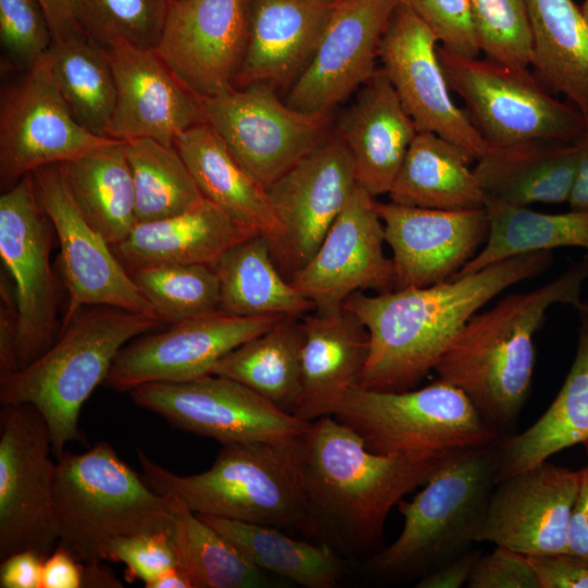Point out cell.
Instances as JSON below:
<instances>
[{"label":"cell","mask_w":588,"mask_h":588,"mask_svg":"<svg viewBox=\"0 0 588 588\" xmlns=\"http://www.w3.org/2000/svg\"><path fill=\"white\" fill-rule=\"evenodd\" d=\"M438 51L451 90L463 99L488 146L574 143L580 136V111L556 99L528 68L466 58L440 46Z\"/></svg>","instance_id":"9"},{"label":"cell","mask_w":588,"mask_h":588,"mask_svg":"<svg viewBox=\"0 0 588 588\" xmlns=\"http://www.w3.org/2000/svg\"><path fill=\"white\" fill-rule=\"evenodd\" d=\"M131 275L164 323H175L219 309V281L209 265L154 264Z\"/></svg>","instance_id":"42"},{"label":"cell","mask_w":588,"mask_h":588,"mask_svg":"<svg viewBox=\"0 0 588 588\" xmlns=\"http://www.w3.org/2000/svg\"><path fill=\"white\" fill-rule=\"evenodd\" d=\"M133 402L172 427L221 444L304 434L310 422L287 414L243 383L219 375L132 389Z\"/></svg>","instance_id":"14"},{"label":"cell","mask_w":588,"mask_h":588,"mask_svg":"<svg viewBox=\"0 0 588 588\" xmlns=\"http://www.w3.org/2000/svg\"><path fill=\"white\" fill-rule=\"evenodd\" d=\"M102 562L83 564V587H123L113 572Z\"/></svg>","instance_id":"57"},{"label":"cell","mask_w":588,"mask_h":588,"mask_svg":"<svg viewBox=\"0 0 588 588\" xmlns=\"http://www.w3.org/2000/svg\"><path fill=\"white\" fill-rule=\"evenodd\" d=\"M575 143L576 172L567 203L571 210H588V119H585L584 130Z\"/></svg>","instance_id":"56"},{"label":"cell","mask_w":588,"mask_h":588,"mask_svg":"<svg viewBox=\"0 0 588 588\" xmlns=\"http://www.w3.org/2000/svg\"><path fill=\"white\" fill-rule=\"evenodd\" d=\"M146 588H194L189 575L180 566L172 567L145 585Z\"/></svg>","instance_id":"58"},{"label":"cell","mask_w":588,"mask_h":588,"mask_svg":"<svg viewBox=\"0 0 588 588\" xmlns=\"http://www.w3.org/2000/svg\"><path fill=\"white\" fill-rule=\"evenodd\" d=\"M305 434V433H304ZM222 444L211 467L181 476L137 450L145 482L199 515L309 534L303 437Z\"/></svg>","instance_id":"4"},{"label":"cell","mask_w":588,"mask_h":588,"mask_svg":"<svg viewBox=\"0 0 588 588\" xmlns=\"http://www.w3.org/2000/svg\"><path fill=\"white\" fill-rule=\"evenodd\" d=\"M551 262L552 252H535L429 286L352 294L343 307L365 326L370 343L357 384L379 391L411 390L434 369L481 307L513 284L542 273Z\"/></svg>","instance_id":"1"},{"label":"cell","mask_w":588,"mask_h":588,"mask_svg":"<svg viewBox=\"0 0 588 588\" xmlns=\"http://www.w3.org/2000/svg\"><path fill=\"white\" fill-rule=\"evenodd\" d=\"M376 198L357 185L311 258L291 278L317 313L341 309L354 293L394 290L392 259Z\"/></svg>","instance_id":"21"},{"label":"cell","mask_w":588,"mask_h":588,"mask_svg":"<svg viewBox=\"0 0 588 588\" xmlns=\"http://www.w3.org/2000/svg\"><path fill=\"white\" fill-rule=\"evenodd\" d=\"M489 221L480 250L455 275L477 272L511 257L574 246L588 250V210L542 213L485 199Z\"/></svg>","instance_id":"37"},{"label":"cell","mask_w":588,"mask_h":588,"mask_svg":"<svg viewBox=\"0 0 588 588\" xmlns=\"http://www.w3.org/2000/svg\"><path fill=\"white\" fill-rule=\"evenodd\" d=\"M163 323L110 306L83 308L46 352L0 381V403L34 405L48 425L58 457L70 441L81 438V409L103 383L120 350Z\"/></svg>","instance_id":"5"},{"label":"cell","mask_w":588,"mask_h":588,"mask_svg":"<svg viewBox=\"0 0 588 588\" xmlns=\"http://www.w3.org/2000/svg\"><path fill=\"white\" fill-rule=\"evenodd\" d=\"M169 529L118 538L108 546L105 561L123 563L127 577L146 585L179 566Z\"/></svg>","instance_id":"47"},{"label":"cell","mask_w":588,"mask_h":588,"mask_svg":"<svg viewBox=\"0 0 588 588\" xmlns=\"http://www.w3.org/2000/svg\"><path fill=\"white\" fill-rule=\"evenodd\" d=\"M540 588H588V563L567 552L528 556Z\"/></svg>","instance_id":"49"},{"label":"cell","mask_w":588,"mask_h":588,"mask_svg":"<svg viewBox=\"0 0 588 588\" xmlns=\"http://www.w3.org/2000/svg\"><path fill=\"white\" fill-rule=\"evenodd\" d=\"M83 569L82 562L57 546L44 560L41 588H81Z\"/></svg>","instance_id":"52"},{"label":"cell","mask_w":588,"mask_h":588,"mask_svg":"<svg viewBox=\"0 0 588 588\" xmlns=\"http://www.w3.org/2000/svg\"><path fill=\"white\" fill-rule=\"evenodd\" d=\"M170 498L173 513L170 540L177 565L189 575L194 588L270 586L266 572L255 566L230 539L180 499Z\"/></svg>","instance_id":"39"},{"label":"cell","mask_w":588,"mask_h":588,"mask_svg":"<svg viewBox=\"0 0 588 588\" xmlns=\"http://www.w3.org/2000/svg\"><path fill=\"white\" fill-rule=\"evenodd\" d=\"M285 317H240L218 309L142 334L120 350L103 384L130 392L146 383L182 382L210 375L225 355Z\"/></svg>","instance_id":"16"},{"label":"cell","mask_w":588,"mask_h":588,"mask_svg":"<svg viewBox=\"0 0 588 588\" xmlns=\"http://www.w3.org/2000/svg\"><path fill=\"white\" fill-rule=\"evenodd\" d=\"M417 128L382 69L358 89L336 137L348 150L357 183L372 197L389 194Z\"/></svg>","instance_id":"26"},{"label":"cell","mask_w":588,"mask_h":588,"mask_svg":"<svg viewBox=\"0 0 588 588\" xmlns=\"http://www.w3.org/2000/svg\"><path fill=\"white\" fill-rule=\"evenodd\" d=\"M171 0H76L81 26L102 48L155 49Z\"/></svg>","instance_id":"43"},{"label":"cell","mask_w":588,"mask_h":588,"mask_svg":"<svg viewBox=\"0 0 588 588\" xmlns=\"http://www.w3.org/2000/svg\"><path fill=\"white\" fill-rule=\"evenodd\" d=\"M175 147L205 198L240 224L266 235L271 246L278 242L282 230L267 188L207 122L184 132Z\"/></svg>","instance_id":"29"},{"label":"cell","mask_w":588,"mask_h":588,"mask_svg":"<svg viewBox=\"0 0 588 588\" xmlns=\"http://www.w3.org/2000/svg\"><path fill=\"white\" fill-rule=\"evenodd\" d=\"M480 555V551L469 549L452 561L420 577L416 587L460 588L467 584L474 565Z\"/></svg>","instance_id":"54"},{"label":"cell","mask_w":588,"mask_h":588,"mask_svg":"<svg viewBox=\"0 0 588 588\" xmlns=\"http://www.w3.org/2000/svg\"><path fill=\"white\" fill-rule=\"evenodd\" d=\"M535 75L588 119V22L573 0H527Z\"/></svg>","instance_id":"34"},{"label":"cell","mask_w":588,"mask_h":588,"mask_svg":"<svg viewBox=\"0 0 588 588\" xmlns=\"http://www.w3.org/2000/svg\"><path fill=\"white\" fill-rule=\"evenodd\" d=\"M461 147L417 132L389 192L392 203L432 209L485 208V195Z\"/></svg>","instance_id":"33"},{"label":"cell","mask_w":588,"mask_h":588,"mask_svg":"<svg viewBox=\"0 0 588 588\" xmlns=\"http://www.w3.org/2000/svg\"><path fill=\"white\" fill-rule=\"evenodd\" d=\"M575 309L579 329L572 367L558 395L538 420L519 434L503 437L498 481L588 441V302Z\"/></svg>","instance_id":"31"},{"label":"cell","mask_w":588,"mask_h":588,"mask_svg":"<svg viewBox=\"0 0 588 588\" xmlns=\"http://www.w3.org/2000/svg\"><path fill=\"white\" fill-rule=\"evenodd\" d=\"M586 21L588 22V0H585L580 8Z\"/></svg>","instance_id":"59"},{"label":"cell","mask_w":588,"mask_h":588,"mask_svg":"<svg viewBox=\"0 0 588 588\" xmlns=\"http://www.w3.org/2000/svg\"><path fill=\"white\" fill-rule=\"evenodd\" d=\"M51 228L33 173L1 194L0 257L13 281L20 368L39 357L58 336V294L50 265Z\"/></svg>","instance_id":"11"},{"label":"cell","mask_w":588,"mask_h":588,"mask_svg":"<svg viewBox=\"0 0 588 588\" xmlns=\"http://www.w3.org/2000/svg\"><path fill=\"white\" fill-rule=\"evenodd\" d=\"M72 114L45 58L1 93L0 180L8 188L39 168L62 163L108 145Z\"/></svg>","instance_id":"15"},{"label":"cell","mask_w":588,"mask_h":588,"mask_svg":"<svg viewBox=\"0 0 588 588\" xmlns=\"http://www.w3.org/2000/svg\"><path fill=\"white\" fill-rule=\"evenodd\" d=\"M580 471L544 461L495 485L477 542L527 556L566 552Z\"/></svg>","instance_id":"22"},{"label":"cell","mask_w":588,"mask_h":588,"mask_svg":"<svg viewBox=\"0 0 588 588\" xmlns=\"http://www.w3.org/2000/svg\"><path fill=\"white\" fill-rule=\"evenodd\" d=\"M48 425L32 404L0 409V561L25 550L46 559L58 546L57 462Z\"/></svg>","instance_id":"10"},{"label":"cell","mask_w":588,"mask_h":588,"mask_svg":"<svg viewBox=\"0 0 588 588\" xmlns=\"http://www.w3.org/2000/svg\"><path fill=\"white\" fill-rule=\"evenodd\" d=\"M49 22L53 42L86 35L81 26L76 0H38Z\"/></svg>","instance_id":"55"},{"label":"cell","mask_w":588,"mask_h":588,"mask_svg":"<svg viewBox=\"0 0 588 588\" xmlns=\"http://www.w3.org/2000/svg\"><path fill=\"white\" fill-rule=\"evenodd\" d=\"M322 1L336 2L338 0H322Z\"/></svg>","instance_id":"61"},{"label":"cell","mask_w":588,"mask_h":588,"mask_svg":"<svg viewBox=\"0 0 588 588\" xmlns=\"http://www.w3.org/2000/svg\"><path fill=\"white\" fill-rule=\"evenodd\" d=\"M53 42L38 0H0L2 68L26 71L40 62Z\"/></svg>","instance_id":"45"},{"label":"cell","mask_w":588,"mask_h":588,"mask_svg":"<svg viewBox=\"0 0 588 588\" xmlns=\"http://www.w3.org/2000/svg\"><path fill=\"white\" fill-rule=\"evenodd\" d=\"M256 233L203 197L177 215L136 223L112 248L131 270L154 264L211 266L229 248Z\"/></svg>","instance_id":"28"},{"label":"cell","mask_w":588,"mask_h":588,"mask_svg":"<svg viewBox=\"0 0 588 588\" xmlns=\"http://www.w3.org/2000/svg\"><path fill=\"white\" fill-rule=\"evenodd\" d=\"M585 449V452H586V455L588 457V441H586L585 443L581 444Z\"/></svg>","instance_id":"60"},{"label":"cell","mask_w":588,"mask_h":588,"mask_svg":"<svg viewBox=\"0 0 588 588\" xmlns=\"http://www.w3.org/2000/svg\"><path fill=\"white\" fill-rule=\"evenodd\" d=\"M481 52L495 62L529 68L532 35L527 0H470Z\"/></svg>","instance_id":"44"},{"label":"cell","mask_w":588,"mask_h":588,"mask_svg":"<svg viewBox=\"0 0 588 588\" xmlns=\"http://www.w3.org/2000/svg\"><path fill=\"white\" fill-rule=\"evenodd\" d=\"M586 280L588 254L543 285L475 314L438 360V379L460 389L502 437L511 436L531 388L534 336L551 306L583 303Z\"/></svg>","instance_id":"3"},{"label":"cell","mask_w":588,"mask_h":588,"mask_svg":"<svg viewBox=\"0 0 588 588\" xmlns=\"http://www.w3.org/2000/svg\"><path fill=\"white\" fill-rule=\"evenodd\" d=\"M438 47L429 28L401 0L380 42L381 69L418 132L437 134L477 161L488 144L454 102Z\"/></svg>","instance_id":"18"},{"label":"cell","mask_w":588,"mask_h":588,"mask_svg":"<svg viewBox=\"0 0 588 588\" xmlns=\"http://www.w3.org/2000/svg\"><path fill=\"white\" fill-rule=\"evenodd\" d=\"M448 456L376 453L332 415L311 421L303 437L309 535L336 552H378L391 510Z\"/></svg>","instance_id":"2"},{"label":"cell","mask_w":588,"mask_h":588,"mask_svg":"<svg viewBox=\"0 0 588 588\" xmlns=\"http://www.w3.org/2000/svg\"><path fill=\"white\" fill-rule=\"evenodd\" d=\"M579 471L580 482L569 518L566 552L588 563V464Z\"/></svg>","instance_id":"53"},{"label":"cell","mask_w":588,"mask_h":588,"mask_svg":"<svg viewBox=\"0 0 588 588\" xmlns=\"http://www.w3.org/2000/svg\"><path fill=\"white\" fill-rule=\"evenodd\" d=\"M401 0H338L318 44L293 82L286 103L328 114L378 70L379 47Z\"/></svg>","instance_id":"20"},{"label":"cell","mask_w":588,"mask_h":588,"mask_svg":"<svg viewBox=\"0 0 588 588\" xmlns=\"http://www.w3.org/2000/svg\"><path fill=\"white\" fill-rule=\"evenodd\" d=\"M392 249L394 290L453 279L485 244V208L445 210L375 200Z\"/></svg>","instance_id":"23"},{"label":"cell","mask_w":588,"mask_h":588,"mask_svg":"<svg viewBox=\"0 0 588 588\" xmlns=\"http://www.w3.org/2000/svg\"><path fill=\"white\" fill-rule=\"evenodd\" d=\"M9 285L7 279L2 277L0 285V381L20 369L16 354L17 309L14 290Z\"/></svg>","instance_id":"50"},{"label":"cell","mask_w":588,"mask_h":588,"mask_svg":"<svg viewBox=\"0 0 588 588\" xmlns=\"http://www.w3.org/2000/svg\"><path fill=\"white\" fill-rule=\"evenodd\" d=\"M332 416L376 453L443 457L503 437L456 387L437 380L417 390L350 388Z\"/></svg>","instance_id":"8"},{"label":"cell","mask_w":588,"mask_h":588,"mask_svg":"<svg viewBox=\"0 0 588 588\" xmlns=\"http://www.w3.org/2000/svg\"><path fill=\"white\" fill-rule=\"evenodd\" d=\"M249 0H171L155 51L201 99L233 87L247 44Z\"/></svg>","instance_id":"19"},{"label":"cell","mask_w":588,"mask_h":588,"mask_svg":"<svg viewBox=\"0 0 588 588\" xmlns=\"http://www.w3.org/2000/svg\"><path fill=\"white\" fill-rule=\"evenodd\" d=\"M303 317L287 316L225 355L212 373L236 380L279 409L296 414L302 397Z\"/></svg>","instance_id":"36"},{"label":"cell","mask_w":588,"mask_h":588,"mask_svg":"<svg viewBox=\"0 0 588 588\" xmlns=\"http://www.w3.org/2000/svg\"><path fill=\"white\" fill-rule=\"evenodd\" d=\"M58 546L83 564L105 561L115 539L170 528L171 498L152 490L107 442L57 457Z\"/></svg>","instance_id":"7"},{"label":"cell","mask_w":588,"mask_h":588,"mask_svg":"<svg viewBox=\"0 0 588 588\" xmlns=\"http://www.w3.org/2000/svg\"><path fill=\"white\" fill-rule=\"evenodd\" d=\"M219 310L240 317H304L314 304L278 268L268 237L256 233L224 252L215 264Z\"/></svg>","instance_id":"32"},{"label":"cell","mask_w":588,"mask_h":588,"mask_svg":"<svg viewBox=\"0 0 588 588\" xmlns=\"http://www.w3.org/2000/svg\"><path fill=\"white\" fill-rule=\"evenodd\" d=\"M33 176L60 245L68 306L59 332L86 306H110L159 319L110 243L78 208L59 163L39 168Z\"/></svg>","instance_id":"13"},{"label":"cell","mask_w":588,"mask_h":588,"mask_svg":"<svg viewBox=\"0 0 588 588\" xmlns=\"http://www.w3.org/2000/svg\"><path fill=\"white\" fill-rule=\"evenodd\" d=\"M44 559L25 550L16 552L0 565L1 588H41Z\"/></svg>","instance_id":"51"},{"label":"cell","mask_w":588,"mask_h":588,"mask_svg":"<svg viewBox=\"0 0 588 588\" xmlns=\"http://www.w3.org/2000/svg\"><path fill=\"white\" fill-rule=\"evenodd\" d=\"M577 163L576 143L535 142L488 146L474 171L485 199L527 207L568 200Z\"/></svg>","instance_id":"30"},{"label":"cell","mask_w":588,"mask_h":588,"mask_svg":"<svg viewBox=\"0 0 588 588\" xmlns=\"http://www.w3.org/2000/svg\"><path fill=\"white\" fill-rule=\"evenodd\" d=\"M502 440L449 455L415 498L399 502L402 531L373 554L375 572L419 579L471 549L499 480Z\"/></svg>","instance_id":"6"},{"label":"cell","mask_w":588,"mask_h":588,"mask_svg":"<svg viewBox=\"0 0 588 588\" xmlns=\"http://www.w3.org/2000/svg\"><path fill=\"white\" fill-rule=\"evenodd\" d=\"M334 3L249 0L247 44L235 87L292 85L309 61Z\"/></svg>","instance_id":"25"},{"label":"cell","mask_w":588,"mask_h":588,"mask_svg":"<svg viewBox=\"0 0 588 588\" xmlns=\"http://www.w3.org/2000/svg\"><path fill=\"white\" fill-rule=\"evenodd\" d=\"M357 185L353 159L334 136L266 187L282 230L272 255L289 280L315 254Z\"/></svg>","instance_id":"17"},{"label":"cell","mask_w":588,"mask_h":588,"mask_svg":"<svg viewBox=\"0 0 588 588\" xmlns=\"http://www.w3.org/2000/svg\"><path fill=\"white\" fill-rule=\"evenodd\" d=\"M302 397L295 414L311 422L333 414L358 383L369 355V333L344 307L302 318Z\"/></svg>","instance_id":"27"},{"label":"cell","mask_w":588,"mask_h":588,"mask_svg":"<svg viewBox=\"0 0 588 588\" xmlns=\"http://www.w3.org/2000/svg\"><path fill=\"white\" fill-rule=\"evenodd\" d=\"M468 588H540L528 556L511 549H495L476 561Z\"/></svg>","instance_id":"48"},{"label":"cell","mask_w":588,"mask_h":588,"mask_svg":"<svg viewBox=\"0 0 588 588\" xmlns=\"http://www.w3.org/2000/svg\"><path fill=\"white\" fill-rule=\"evenodd\" d=\"M197 515L266 573L306 588H334L343 576L342 560L334 549L324 543L296 540L271 526Z\"/></svg>","instance_id":"38"},{"label":"cell","mask_w":588,"mask_h":588,"mask_svg":"<svg viewBox=\"0 0 588 588\" xmlns=\"http://www.w3.org/2000/svg\"><path fill=\"white\" fill-rule=\"evenodd\" d=\"M135 187L136 223L177 215L204 196L175 146L151 138L125 142Z\"/></svg>","instance_id":"41"},{"label":"cell","mask_w":588,"mask_h":588,"mask_svg":"<svg viewBox=\"0 0 588 588\" xmlns=\"http://www.w3.org/2000/svg\"><path fill=\"white\" fill-rule=\"evenodd\" d=\"M424 22L443 49L477 58V38L470 0H403Z\"/></svg>","instance_id":"46"},{"label":"cell","mask_w":588,"mask_h":588,"mask_svg":"<svg viewBox=\"0 0 588 588\" xmlns=\"http://www.w3.org/2000/svg\"><path fill=\"white\" fill-rule=\"evenodd\" d=\"M105 50L117 90L109 137H145L175 146L184 132L207 122L204 100L174 76L155 49L114 44Z\"/></svg>","instance_id":"24"},{"label":"cell","mask_w":588,"mask_h":588,"mask_svg":"<svg viewBox=\"0 0 588 588\" xmlns=\"http://www.w3.org/2000/svg\"><path fill=\"white\" fill-rule=\"evenodd\" d=\"M45 60L74 118L90 132L109 137L117 90L105 48L81 35L52 42Z\"/></svg>","instance_id":"40"},{"label":"cell","mask_w":588,"mask_h":588,"mask_svg":"<svg viewBox=\"0 0 588 588\" xmlns=\"http://www.w3.org/2000/svg\"><path fill=\"white\" fill-rule=\"evenodd\" d=\"M59 166L88 221L111 246L125 240L136 224L135 187L125 142L114 140Z\"/></svg>","instance_id":"35"},{"label":"cell","mask_w":588,"mask_h":588,"mask_svg":"<svg viewBox=\"0 0 588 588\" xmlns=\"http://www.w3.org/2000/svg\"><path fill=\"white\" fill-rule=\"evenodd\" d=\"M203 100L207 123L265 187L328 138L329 113L295 110L268 84Z\"/></svg>","instance_id":"12"}]
</instances>
